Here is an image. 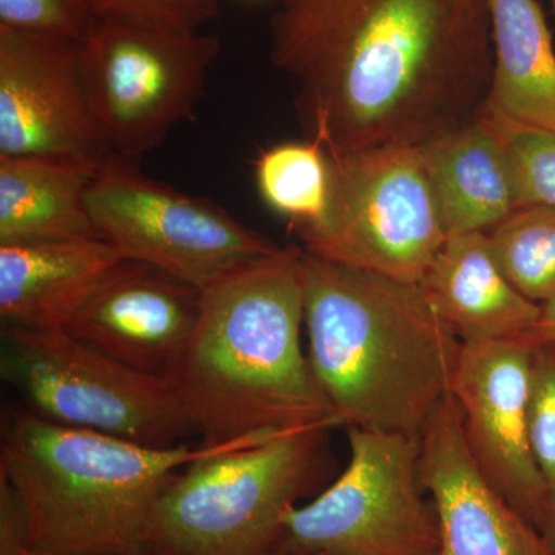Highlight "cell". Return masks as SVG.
<instances>
[{"mask_svg": "<svg viewBox=\"0 0 555 555\" xmlns=\"http://www.w3.org/2000/svg\"><path fill=\"white\" fill-rule=\"evenodd\" d=\"M270 60L328 156L422 149L483 115L494 73L486 0H283Z\"/></svg>", "mask_w": 555, "mask_h": 555, "instance_id": "6da1fadb", "label": "cell"}, {"mask_svg": "<svg viewBox=\"0 0 555 555\" xmlns=\"http://www.w3.org/2000/svg\"><path fill=\"white\" fill-rule=\"evenodd\" d=\"M302 248L281 247L203 291L167 375L204 447L339 427L302 345Z\"/></svg>", "mask_w": 555, "mask_h": 555, "instance_id": "7a4b0ae2", "label": "cell"}, {"mask_svg": "<svg viewBox=\"0 0 555 555\" xmlns=\"http://www.w3.org/2000/svg\"><path fill=\"white\" fill-rule=\"evenodd\" d=\"M302 284L310 367L339 427L422 438L451 396L462 339L418 284L305 250Z\"/></svg>", "mask_w": 555, "mask_h": 555, "instance_id": "3957f363", "label": "cell"}, {"mask_svg": "<svg viewBox=\"0 0 555 555\" xmlns=\"http://www.w3.org/2000/svg\"><path fill=\"white\" fill-rule=\"evenodd\" d=\"M238 443L250 441L142 447L57 425L27 408H7L0 429V476L25 507L31 551L150 555L155 507L179 470Z\"/></svg>", "mask_w": 555, "mask_h": 555, "instance_id": "277c9868", "label": "cell"}, {"mask_svg": "<svg viewBox=\"0 0 555 555\" xmlns=\"http://www.w3.org/2000/svg\"><path fill=\"white\" fill-rule=\"evenodd\" d=\"M331 427L232 444L179 470L150 526V555H270L291 507L331 470Z\"/></svg>", "mask_w": 555, "mask_h": 555, "instance_id": "5b68a950", "label": "cell"}, {"mask_svg": "<svg viewBox=\"0 0 555 555\" xmlns=\"http://www.w3.org/2000/svg\"><path fill=\"white\" fill-rule=\"evenodd\" d=\"M221 51L218 36L158 22L96 20L80 73L109 155L137 160L193 119Z\"/></svg>", "mask_w": 555, "mask_h": 555, "instance_id": "8992f818", "label": "cell"}, {"mask_svg": "<svg viewBox=\"0 0 555 555\" xmlns=\"http://www.w3.org/2000/svg\"><path fill=\"white\" fill-rule=\"evenodd\" d=\"M347 441L345 470L284 514L275 553L438 554L436 507L420 476L422 438L349 427Z\"/></svg>", "mask_w": 555, "mask_h": 555, "instance_id": "52a82bcc", "label": "cell"}, {"mask_svg": "<svg viewBox=\"0 0 555 555\" xmlns=\"http://www.w3.org/2000/svg\"><path fill=\"white\" fill-rule=\"evenodd\" d=\"M331 159V201L302 250L345 268L420 284L449 233L422 150H360Z\"/></svg>", "mask_w": 555, "mask_h": 555, "instance_id": "ba28073f", "label": "cell"}, {"mask_svg": "<svg viewBox=\"0 0 555 555\" xmlns=\"http://www.w3.org/2000/svg\"><path fill=\"white\" fill-rule=\"evenodd\" d=\"M2 377L27 409L57 425L150 448L196 434L166 378L142 374L67 331H3Z\"/></svg>", "mask_w": 555, "mask_h": 555, "instance_id": "9c48e42d", "label": "cell"}, {"mask_svg": "<svg viewBox=\"0 0 555 555\" xmlns=\"http://www.w3.org/2000/svg\"><path fill=\"white\" fill-rule=\"evenodd\" d=\"M87 201L96 235L120 258L199 291L281 248L214 201L163 184L141 163L115 155L101 164Z\"/></svg>", "mask_w": 555, "mask_h": 555, "instance_id": "30bf717a", "label": "cell"}, {"mask_svg": "<svg viewBox=\"0 0 555 555\" xmlns=\"http://www.w3.org/2000/svg\"><path fill=\"white\" fill-rule=\"evenodd\" d=\"M532 349L524 338L463 343L451 396L480 473L540 528L550 489L532 447Z\"/></svg>", "mask_w": 555, "mask_h": 555, "instance_id": "8fae6325", "label": "cell"}, {"mask_svg": "<svg viewBox=\"0 0 555 555\" xmlns=\"http://www.w3.org/2000/svg\"><path fill=\"white\" fill-rule=\"evenodd\" d=\"M108 155L83 87L80 42L0 27V156Z\"/></svg>", "mask_w": 555, "mask_h": 555, "instance_id": "7c38bea8", "label": "cell"}, {"mask_svg": "<svg viewBox=\"0 0 555 555\" xmlns=\"http://www.w3.org/2000/svg\"><path fill=\"white\" fill-rule=\"evenodd\" d=\"M203 291L145 262L120 259L65 331L142 374L167 378L198 326Z\"/></svg>", "mask_w": 555, "mask_h": 555, "instance_id": "4fadbf2b", "label": "cell"}, {"mask_svg": "<svg viewBox=\"0 0 555 555\" xmlns=\"http://www.w3.org/2000/svg\"><path fill=\"white\" fill-rule=\"evenodd\" d=\"M420 476L433 500L440 555H553L531 521L488 483L467 448L449 396L422 434Z\"/></svg>", "mask_w": 555, "mask_h": 555, "instance_id": "5bb4252c", "label": "cell"}, {"mask_svg": "<svg viewBox=\"0 0 555 555\" xmlns=\"http://www.w3.org/2000/svg\"><path fill=\"white\" fill-rule=\"evenodd\" d=\"M418 286L462 343L525 338L540 313L507 280L481 232L449 235Z\"/></svg>", "mask_w": 555, "mask_h": 555, "instance_id": "9a60e30c", "label": "cell"}, {"mask_svg": "<svg viewBox=\"0 0 555 555\" xmlns=\"http://www.w3.org/2000/svg\"><path fill=\"white\" fill-rule=\"evenodd\" d=\"M120 259L101 238L0 246L3 324L28 331H65Z\"/></svg>", "mask_w": 555, "mask_h": 555, "instance_id": "2e32d148", "label": "cell"}, {"mask_svg": "<svg viewBox=\"0 0 555 555\" xmlns=\"http://www.w3.org/2000/svg\"><path fill=\"white\" fill-rule=\"evenodd\" d=\"M420 150L449 235L486 233L524 207L509 152L483 115Z\"/></svg>", "mask_w": 555, "mask_h": 555, "instance_id": "e0dca14e", "label": "cell"}, {"mask_svg": "<svg viewBox=\"0 0 555 555\" xmlns=\"http://www.w3.org/2000/svg\"><path fill=\"white\" fill-rule=\"evenodd\" d=\"M102 163L0 156V246L100 238L87 196Z\"/></svg>", "mask_w": 555, "mask_h": 555, "instance_id": "ac0fdd59", "label": "cell"}, {"mask_svg": "<svg viewBox=\"0 0 555 555\" xmlns=\"http://www.w3.org/2000/svg\"><path fill=\"white\" fill-rule=\"evenodd\" d=\"M494 73L483 113L555 131L553 36L537 0H486Z\"/></svg>", "mask_w": 555, "mask_h": 555, "instance_id": "d6986e66", "label": "cell"}, {"mask_svg": "<svg viewBox=\"0 0 555 555\" xmlns=\"http://www.w3.org/2000/svg\"><path fill=\"white\" fill-rule=\"evenodd\" d=\"M259 193L295 230L315 229L331 201V159L315 139L264 150L257 160Z\"/></svg>", "mask_w": 555, "mask_h": 555, "instance_id": "ffe728a7", "label": "cell"}, {"mask_svg": "<svg viewBox=\"0 0 555 555\" xmlns=\"http://www.w3.org/2000/svg\"><path fill=\"white\" fill-rule=\"evenodd\" d=\"M507 280L542 306L555 297V207L525 206L486 232Z\"/></svg>", "mask_w": 555, "mask_h": 555, "instance_id": "44dd1931", "label": "cell"}, {"mask_svg": "<svg viewBox=\"0 0 555 555\" xmlns=\"http://www.w3.org/2000/svg\"><path fill=\"white\" fill-rule=\"evenodd\" d=\"M505 142L525 206L555 207V131L521 126L483 113Z\"/></svg>", "mask_w": 555, "mask_h": 555, "instance_id": "7402d4cb", "label": "cell"}, {"mask_svg": "<svg viewBox=\"0 0 555 555\" xmlns=\"http://www.w3.org/2000/svg\"><path fill=\"white\" fill-rule=\"evenodd\" d=\"M96 17L87 0H0V27L82 42Z\"/></svg>", "mask_w": 555, "mask_h": 555, "instance_id": "603a6c76", "label": "cell"}, {"mask_svg": "<svg viewBox=\"0 0 555 555\" xmlns=\"http://www.w3.org/2000/svg\"><path fill=\"white\" fill-rule=\"evenodd\" d=\"M531 436L551 495L555 492V343L532 349Z\"/></svg>", "mask_w": 555, "mask_h": 555, "instance_id": "cb8c5ba5", "label": "cell"}, {"mask_svg": "<svg viewBox=\"0 0 555 555\" xmlns=\"http://www.w3.org/2000/svg\"><path fill=\"white\" fill-rule=\"evenodd\" d=\"M96 20L158 22L199 30L218 14V0H87Z\"/></svg>", "mask_w": 555, "mask_h": 555, "instance_id": "d4e9b609", "label": "cell"}, {"mask_svg": "<svg viewBox=\"0 0 555 555\" xmlns=\"http://www.w3.org/2000/svg\"><path fill=\"white\" fill-rule=\"evenodd\" d=\"M28 550L27 513L13 486L0 476V555H25Z\"/></svg>", "mask_w": 555, "mask_h": 555, "instance_id": "484cf974", "label": "cell"}, {"mask_svg": "<svg viewBox=\"0 0 555 555\" xmlns=\"http://www.w3.org/2000/svg\"><path fill=\"white\" fill-rule=\"evenodd\" d=\"M524 339L532 346L555 343V297L540 306L539 318Z\"/></svg>", "mask_w": 555, "mask_h": 555, "instance_id": "4316f807", "label": "cell"}, {"mask_svg": "<svg viewBox=\"0 0 555 555\" xmlns=\"http://www.w3.org/2000/svg\"><path fill=\"white\" fill-rule=\"evenodd\" d=\"M539 531L543 540H545L550 553L555 555V492L547 500L545 514H543Z\"/></svg>", "mask_w": 555, "mask_h": 555, "instance_id": "83f0119b", "label": "cell"}, {"mask_svg": "<svg viewBox=\"0 0 555 555\" xmlns=\"http://www.w3.org/2000/svg\"><path fill=\"white\" fill-rule=\"evenodd\" d=\"M270 555H317V554L273 553Z\"/></svg>", "mask_w": 555, "mask_h": 555, "instance_id": "f1b7e54d", "label": "cell"}, {"mask_svg": "<svg viewBox=\"0 0 555 555\" xmlns=\"http://www.w3.org/2000/svg\"><path fill=\"white\" fill-rule=\"evenodd\" d=\"M25 555H49V554H40V553H36V551L28 550L27 553H25Z\"/></svg>", "mask_w": 555, "mask_h": 555, "instance_id": "f546056e", "label": "cell"}, {"mask_svg": "<svg viewBox=\"0 0 555 555\" xmlns=\"http://www.w3.org/2000/svg\"><path fill=\"white\" fill-rule=\"evenodd\" d=\"M551 3H553V9L555 11V0H551Z\"/></svg>", "mask_w": 555, "mask_h": 555, "instance_id": "4dcf8cb0", "label": "cell"}, {"mask_svg": "<svg viewBox=\"0 0 555 555\" xmlns=\"http://www.w3.org/2000/svg\"><path fill=\"white\" fill-rule=\"evenodd\" d=\"M434 555H440V554H434Z\"/></svg>", "mask_w": 555, "mask_h": 555, "instance_id": "1f68e13d", "label": "cell"}]
</instances>
